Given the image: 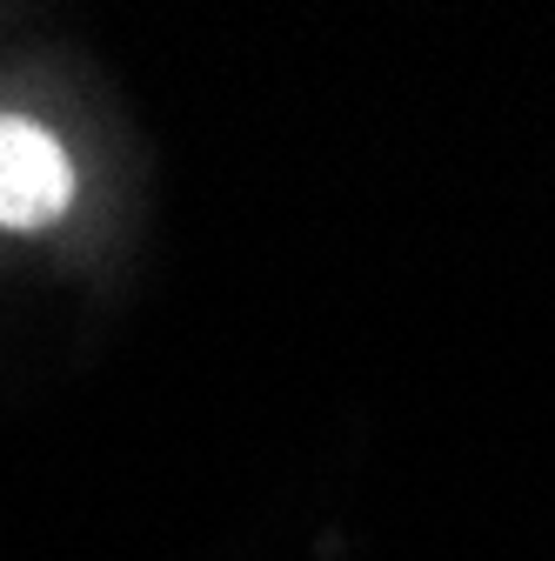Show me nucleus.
Here are the masks:
<instances>
[{"label": "nucleus", "mask_w": 555, "mask_h": 561, "mask_svg": "<svg viewBox=\"0 0 555 561\" xmlns=\"http://www.w3.org/2000/svg\"><path fill=\"white\" fill-rule=\"evenodd\" d=\"M67 194H75V161L34 121H0V228H47Z\"/></svg>", "instance_id": "f257e3e1"}]
</instances>
